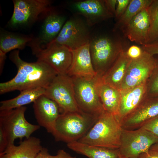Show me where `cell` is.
I'll list each match as a JSON object with an SVG mask.
<instances>
[{
	"label": "cell",
	"instance_id": "obj_29",
	"mask_svg": "<svg viewBox=\"0 0 158 158\" xmlns=\"http://www.w3.org/2000/svg\"><path fill=\"white\" fill-rule=\"evenodd\" d=\"M36 158H76V157L71 155L63 149L59 150L56 155H52L49 153L47 148L43 147Z\"/></svg>",
	"mask_w": 158,
	"mask_h": 158
},
{
	"label": "cell",
	"instance_id": "obj_23",
	"mask_svg": "<svg viewBox=\"0 0 158 158\" xmlns=\"http://www.w3.org/2000/svg\"><path fill=\"white\" fill-rule=\"evenodd\" d=\"M46 88H39L25 90L13 99L0 102V111L18 108L34 102L41 95H44Z\"/></svg>",
	"mask_w": 158,
	"mask_h": 158
},
{
	"label": "cell",
	"instance_id": "obj_4",
	"mask_svg": "<svg viewBox=\"0 0 158 158\" xmlns=\"http://www.w3.org/2000/svg\"><path fill=\"white\" fill-rule=\"evenodd\" d=\"M28 44L37 61L47 64L58 74L67 75L72 62L73 50L53 40L45 43L40 39H32Z\"/></svg>",
	"mask_w": 158,
	"mask_h": 158
},
{
	"label": "cell",
	"instance_id": "obj_38",
	"mask_svg": "<svg viewBox=\"0 0 158 158\" xmlns=\"http://www.w3.org/2000/svg\"><path fill=\"white\" fill-rule=\"evenodd\" d=\"M150 149L158 151V142L152 145Z\"/></svg>",
	"mask_w": 158,
	"mask_h": 158
},
{
	"label": "cell",
	"instance_id": "obj_28",
	"mask_svg": "<svg viewBox=\"0 0 158 158\" xmlns=\"http://www.w3.org/2000/svg\"><path fill=\"white\" fill-rule=\"evenodd\" d=\"M147 97H158V60L147 83Z\"/></svg>",
	"mask_w": 158,
	"mask_h": 158
},
{
	"label": "cell",
	"instance_id": "obj_21",
	"mask_svg": "<svg viewBox=\"0 0 158 158\" xmlns=\"http://www.w3.org/2000/svg\"><path fill=\"white\" fill-rule=\"evenodd\" d=\"M101 77H99L97 83L100 99L104 110L116 116L121 100L120 90L104 83Z\"/></svg>",
	"mask_w": 158,
	"mask_h": 158
},
{
	"label": "cell",
	"instance_id": "obj_14",
	"mask_svg": "<svg viewBox=\"0 0 158 158\" xmlns=\"http://www.w3.org/2000/svg\"><path fill=\"white\" fill-rule=\"evenodd\" d=\"M33 108L35 118L38 125L44 128L52 135L56 121L61 113L60 108L54 101L44 95L34 102Z\"/></svg>",
	"mask_w": 158,
	"mask_h": 158
},
{
	"label": "cell",
	"instance_id": "obj_30",
	"mask_svg": "<svg viewBox=\"0 0 158 158\" xmlns=\"http://www.w3.org/2000/svg\"><path fill=\"white\" fill-rule=\"evenodd\" d=\"M141 127L151 132L158 138V115L149 121Z\"/></svg>",
	"mask_w": 158,
	"mask_h": 158
},
{
	"label": "cell",
	"instance_id": "obj_6",
	"mask_svg": "<svg viewBox=\"0 0 158 158\" xmlns=\"http://www.w3.org/2000/svg\"><path fill=\"white\" fill-rule=\"evenodd\" d=\"M100 75L92 78L73 76L75 100L81 111L99 117L105 111L97 89Z\"/></svg>",
	"mask_w": 158,
	"mask_h": 158
},
{
	"label": "cell",
	"instance_id": "obj_22",
	"mask_svg": "<svg viewBox=\"0 0 158 158\" xmlns=\"http://www.w3.org/2000/svg\"><path fill=\"white\" fill-rule=\"evenodd\" d=\"M73 151L89 158H121L118 149H113L92 146L78 141L67 144Z\"/></svg>",
	"mask_w": 158,
	"mask_h": 158
},
{
	"label": "cell",
	"instance_id": "obj_9",
	"mask_svg": "<svg viewBox=\"0 0 158 158\" xmlns=\"http://www.w3.org/2000/svg\"><path fill=\"white\" fill-rule=\"evenodd\" d=\"M44 95L57 104L61 113L80 111L75 100L72 78L67 75L57 74L46 88Z\"/></svg>",
	"mask_w": 158,
	"mask_h": 158
},
{
	"label": "cell",
	"instance_id": "obj_11",
	"mask_svg": "<svg viewBox=\"0 0 158 158\" xmlns=\"http://www.w3.org/2000/svg\"><path fill=\"white\" fill-rule=\"evenodd\" d=\"M90 40L86 22L74 17L66 22L57 37L53 40L73 50L90 43Z\"/></svg>",
	"mask_w": 158,
	"mask_h": 158
},
{
	"label": "cell",
	"instance_id": "obj_19",
	"mask_svg": "<svg viewBox=\"0 0 158 158\" xmlns=\"http://www.w3.org/2000/svg\"><path fill=\"white\" fill-rule=\"evenodd\" d=\"M42 147L40 139L31 136L21 141L18 146L8 145L0 153V158H36Z\"/></svg>",
	"mask_w": 158,
	"mask_h": 158
},
{
	"label": "cell",
	"instance_id": "obj_26",
	"mask_svg": "<svg viewBox=\"0 0 158 158\" xmlns=\"http://www.w3.org/2000/svg\"><path fill=\"white\" fill-rule=\"evenodd\" d=\"M153 0H131L126 10L117 20L116 28L122 30L135 15L143 9L148 8Z\"/></svg>",
	"mask_w": 158,
	"mask_h": 158
},
{
	"label": "cell",
	"instance_id": "obj_16",
	"mask_svg": "<svg viewBox=\"0 0 158 158\" xmlns=\"http://www.w3.org/2000/svg\"><path fill=\"white\" fill-rule=\"evenodd\" d=\"M121 97L117 116L120 123L135 110L147 98L146 83L136 87L120 90Z\"/></svg>",
	"mask_w": 158,
	"mask_h": 158
},
{
	"label": "cell",
	"instance_id": "obj_17",
	"mask_svg": "<svg viewBox=\"0 0 158 158\" xmlns=\"http://www.w3.org/2000/svg\"><path fill=\"white\" fill-rule=\"evenodd\" d=\"M148 8L134 17L122 30L130 40L142 45L147 44L150 21Z\"/></svg>",
	"mask_w": 158,
	"mask_h": 158
},
{
	"label": "cell",
	"instance_id": "obj_1",
	"mask_svg": "<svg viewBox=\"0 0 158 158\" xmlns=\"http://www.w3.org/2000/svg\"><path fill=\"white\" fill-rule=\"evenodd\" d=\"M9 58L16 66L17 73L11 80L0 83V94L16 90L20 92L39 88H46L58 74L43 62L24 61L19 56V50L12 51Z\"/></svg>",
	"mask_w": 158,
	"mask_h": 158
},
{
	"label": "cell",
	"instance_id": "obj_27",
	"mask_svg": "<svg viewBox=\"0 0 158 158\" xmlns=\"http://www.w3.org/2000/svg\"><path fill=\"white\" fill-rule=\"evenodd\" d=\"M147 9L150 21L147 43L149 44L158 42V0H153Z\"/></svg>",
	"mask_w": 158,
	"mask_h": 158
},
{
	"label": "cell",
	"instance_id": "obj_25",
	"mask_svg": "<svg viewBox=\"0 0 158 158\" xmlns=\"http://www.w3.org/2000/svg\"><path fill=\"white\" fill-rule=\"evenodd\" d=\"M32 40L30 37L22 36L8 32H1L0 51L6 54L15 49H23Z\"/></svg>",
	"mask_w": 158,
	"mask_h": 158
},
{
	"label": "cell",
	"instance_id": "obj_5",
	"mask_svg": "<svg viewBox=\"0 0 158 158\" xmlns=\"http://www.w3.org/2000/svg\"><path fill=\"white\" fill-rule=\"evenodd\" d=\"M121 39L103 36L90 40V49L92 64L97 74L102 76L120 54L125 51Z\"/></svg>",
	"mask_w": 158,
	"mask_h": 158
},
{
	"label": "cell",
	"instance_id": "obj_32",
	"mask_svg": "<svg viewBox=\"0 0 158 158\" xmlns=\"http://www.w3.org/2000/svg\"><path fill=\"white\" fill-rule=\"evenodd\" d=\"M143 51L141 48L133 45L129 47L126 50V53L131 59H135L139 58L141 56Z\"/></svg>",
	"mask_w": 158,
	"mask_h": 158
},
{
	"label": "cell",
	"instance_id": "obj_2",
	"mask_svg": "<svg viewBox=\"0 0 158 158\" xmlns=\"http://www.w3.org/2000/svg\"><path fill=\"white\" fill-rule=\"evenodd\" d=\"M123 130L116 116L105 110L78 142L90 145L118 149Z\"/></svg>",
	"mask_w": 158,
	"mask_h": 158
},
{
	"label": "cell",
	"instance_id": "obj_24",
	"mask_svg": "<svg viewBox=\"0 0 158 158\" xmlns=\"http://www.w3.org/2000/svg\"><path fill=\"white\" fill-rule=\"evenodd\" d=\"M66 18L55 13H50L47 16L42 27L41 40L48 43L57 36L66 22Z\"/></svg>",
	"mask_w": 158,
	"mask_h": 158
},
{
	"label": "cell",
	"instance_id": "obj_37",
	"mask_svg": "<svg viewBox=\"0 0 158 158\" xmlns=\"http://www.w3.org/2000/svg\"><path fill=\"white\" fill-rule=\"evenodd\" d=\"M6 58V54L0 51V74L2 72L5 60Z\"/></svg>",
	"mask_w": 158,
	"mask_h": 158
},
{
	"label": "cell",
	"instance_id": "obj_39",
	"mask_svg": "<svg viewBox=\"0 0 158 158\" xmlns=\"http://www.w3.org/2000/svg\"></svg>",
	"mask_w": 158,
	"mask_h": 158
},
{
	"label": "cell",
	"instance_id": "obj_34",
	"mask_svg": "<svg viewBox=\"0 0 158 158\" xmlns=\"http://www.w3.org/2000/svg\"><path fill=\"white\" fill-rule=\"evenodd\" d=\"M7 137L5 132L0 126V153L3 152L8 145Z\"/></svg>",
	"mask_w": 158,
	"mask_h": 158
},
{
	"label": "cell",
	"instance_id": "obj_10",
	"mask_svg": "<svg viewBox=\"0 0 158 158\" xmlns=\"http://www.w3.org/2000/svg\"><path fill=\"white\" fill-rule=\"evenodd\" d=\"M156 61V59L153 56L144 51L139 58L131 59L120 90L130 88L147 83Z\"/></svg>",
	"mask_w": 158,
	"mask_h": 158
},
{
	"label": "cell",
	"instance_id": "obj_18",
	"mask_svg": "<svg viewBox=\"0 0 158 158\" xmlns=\"http://www.w3.org/2000/svg\"><path fill=\"white\" fill-rule=\"evenodd\" d=\"M72 64L67 75L71 77L92 78L97 74L93 67L90 56V43L73 50Z\"/></svg>",
	"mask_w": 158,
	"mask_h": 158
},
{
	"label": "cell",
	"instance_id": "obj_13",
	"mask_svg": "<svg viewBox=\"0 0 158 158\" xmlns=\"http://www.w3.org/2000/svg\"><path fill=\"white\" fill-rule=\"evenodd\" d=\"M72 9L77 14L86 19L88 26L114 16L107 4L106 0H86L74 1L71 4Z\"/></svg>",
	"mask_w": 158,
	"mask_h": 158
},
{
	"label": "cell",
	"instance_id": "obj_8",
	"mask_svg": "<svg viewBox=\"0 0 158 158\" xmlns=\"http://www.w3.org/2000/svg\"><path fill=\"white\" fill-rule=\"evenodd\" d=\"M158 142L157 137L142 127L133 130L123 129L118 149L121 157L138 158Z\"/></svg>",
	"mask_w": 158,
	"mask_h": 158
},
{
	"label": "cell",
	"instance_id": "obj_7",
	"mask_svg": "<svg viewBox=\"0 0 158 158\" xmlns=\"http://www.w3.org/2000/svg\"><path fill=\"white\" fill-rule=\"evenodd\" d=\"M27 107L23 106L15 109L1 110L0 126L5 132L8 145L14 144L17 138L21 141L23 138H28L40 126L28 122L25 114Z\"/></svg>",
	"mask_w": 158,
	"mask_h": 158
},
{
	"label": "cell",
	"instance_id": "obj_20",
	"mask_svg": "<svg viewBox=\"0 0 158 158\" xmlns=\"http://www.w3.org/2000/svg\"><path fill=\"white\" fill-rule=\"evenodd\" d=\"M131 60L127 55L126 50L122 52L111 67L102 76V82L120 90L122 82Z\"/></svg>",
	"mask_w": 158,
	"mask_h": 158
},
{
	"label": "cell",
	"instance_id": "obj_33",
	"mask_svg": "<svg viewBox=\"0 0 158 158\" xmlns=\"http://www.w3.org/2000/svg\"><path fill=\"white\" fill-rule=\"evenodd\" d=\"M141 48L151 55L158 54V42L147 44L142 46Z\"/></svg>",
	"mask_w": 158,
	"mask_h": 158
},
{
	"label": "cell",
	"instance_id": "obj_35",
	"mask_svg": "<svg viewBox=\"0 0 158 158\" xmlns=\"http://www.w3.org/2000/svg\"><path fill=\"white\" fill-rule=\"evenodd\" d=\"M138 158H158V151L150 149L147 153L141 154Z\"/></svg>",
	"mask_w": 158,
	"mask_h": 158
},
{
	"label": "cell",
	"instance_id": "obj_3",
	"mask_svg": "<svg viewBox=\"0 0 158 158\" xmlns=\"http://www.w3.org/2000/svg\"><path fill=\"white\" fill-rule=\"evenodd\" d=\"M98 118L81 111L61 113L52 135L56 141L68 144L78 141L88 132Z\"/></svg>",
	"mask_w": 158,
	"mask_h": 158
},
{
	"label": "cell",
	"instance_id": "obj_31",
	"mask_svg": "<svg viewBox=\"0 0 158 158\" xmlns=\"http://www.w3.org/2000/svg\"><path fill=\"white\" fill-rule=\"evenodd\" d=\"M131 0H117V3L115 17L118 20L123 14Z\"/></svg>",
	"mask_w": 158,
	"mask_h": 158
},
{
	"label": "cell",
	"instance_id": "obj_36",
	"mask_svg": "<svg viewBox=\"0 0 158 158\" xmlns=\"http://www.w3.org/2000/svg\"><path fill=\"white\" fill-rule=\"evenodd\" d=\"M106 1L108 8L115 16L117 3V0H106Z\"/></svg>",
	"mask_w": 158,
	"mask_h": 158
},
{
	"label": "cell",
	"instance_id": "obj_15",
	"mask_svg": "<svg viewBox=\"0 0 158 158\" xmlns=\"http://www.w3.org/2000/svg\"><path fill=\"white\" fill-rule=\"evenodd\" d=\"M158 115V97H147L133 112L120 123L123 129L133 130L141 127Z\"/></svg>",
	"mask_w": 158,
	"mask_h": 158
},
{
	"label": "cell",
	"instance_id": "obj_12",
	"mask_svg": "<svg viewBox=\"0 0 158 158\" xmlns=\"http://www.w3.org/2000/svg\"><path fill=\"white\" fill-rule=\"evenodd\" d=\"M13 3V11L9 22L13 27L28 25L41 14L50 11V1L47 0H14Z\"/></svg>",
	"mask_w": 158,
	"mask_h": 158
}]
</instances>
